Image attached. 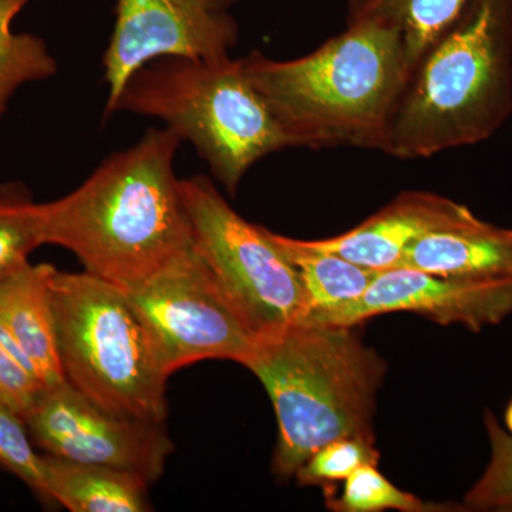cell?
Segmentation results:
<instances>
[{
  "label": "cell",
  "mask_w": 512,
  "mask_h": 512,
  "mask_svg": "<svg viewBox=\"0 0 512 512\" xmlns=\"http://www.w3.org/2000/svg\"><path fill=\"white\" fill-rule=\"evenodd\" d=\"M402 266L467 281H512V228L480 220L468 208L456 221L420 238Z\"/></svg>",
  "instance_id": "cell-13"
},
{
  "label": "cell",
  "mask_w": 512,
  "mask_h": 512,
  "mask_svg": "<svg viewBox=\"0 0 512 512\" xmlns=\"http://www.w3.org/2000/svg\"><path fill=\"white\" fill-rule=\"evenodd\" d=\"M39 204L22 183L0 185V284L29 265L42 247Z\"/></svg>",
  "instance_id": "cell-19"
},
{
  "label": "cell",
  "mask_w": 512,
  "mask_h": 512,
  "mask_svg": "<svg viewBox=\"0 0 512 512\" xmlns=\"http://www.w3.org/2000/svg\"><path fill=\"white\" fill-rule=\"evenodd\" d=\"M117 111L163 121L195 147L231 195L258 161L291 147L242 60L232 57H160L144 64L121 90Z\"/></svg>",
  "instance_id": "cell-5"
},
{
  "label": "cell",
  "mask_w": 512,
  "mask_h": 512,
  "mask_svg": "<svg viewBox=\"0 0 512 512\" xmlns=\"http://www.w3.org/2000/svg\"><path fill=\"white\" fill-rule=\"evenodd\" d=\"M328 508L338 512H402L443 511V505L426 503L406 493L380 473L376 464L357 468L345 481L340 497L329 495Z\"/></svg>",
  "instance_id": "cell-20"
},
{
  "label": "cell",
  "mask_w": 512,
  "mask_h": 512,
  "mask_svg": "<svg viewBox=\"0 0 512 512\" xmlns=\"http://www.w3.org/2000/svg\"><path fill=\"white\" fill-rule=\"evenodd\" d=\"M511 114L512 0H468L414 67L386 154L419 160L476 146Z\"/></svg>",
  "instance_id": "cell-4"
},
{
  "label": "cell",
  "mask_w": 512,
  "mask_h": 512,
  "mask_svg": "<svg viewBox=\"0 0 512 512\" xmlns=\"http://www.w3.org/2000/svg\"><path fill=\"white\" fill-rule=\"evenodd\" d=\"M468 0H349L348 23L372 22L396 30L412 70L427 49L463 13Z\"/></svg>",
  "instance_id": "cell-17"
},
{
  "label": "cell",
  "mask_w": 512,
  "mask_h": 512,
  "mask_svg": "<svg viewBox=\"0 0 512 512\" xmlns=\"http://www.w3.org/2000/svg\"><path fill=\"white\" fill-rule=\"evenodd\" d=\"M491 458L483 476L464 498L468 510L512 511V436L493 413H485Z\"/></svg>",
  "instance_id": "cell-21"
},
{
  "label": "cell",
  "mask_w": 512,
  "mask_h": 512,
  "mask_svg": "<svg viewBox=\"0 0 512 512\" xmlns=\"http://www.w3.org/2000/svg\"><path fill=\"white\" fill-rule=\"evenodd\" d=\"M195 247L229 305L258 339L284 332L301 316L298 274L272 231L242 218L210 178L180 180Z\"/></svg>",
  "instance_id": "cell-7"
},
{
  "label": "cell",
  "mask_w": 512,
  "mask_h": 512,
  "mask_svg": "<svg viewBox=\"0 0 512 512\" xmlns=\"http://www.w3.org/2000/svg\"><path fill=\"white\" fill-rule=\"evenodd\" d=\"M29 0H0V117L23 84L50 79L57 62L45 40L29 33H13L12 22Z\"/></svg>",
  "instance_id": "cell-18"
},
{
  "label": "cell",
  "mask_w": 512,
  "mask_h": 512,
  "mask_svg": "<svg viewBox=\"0 0 512 512\" xmlns=\"http://www.w3.org/2000/svg\"><path fill=\"white\" fill-rule=\"evenodd\" d=\"M181 143L170 128H150L76 190L39 204L43 245L67 249L124 292L146 284L195 245L174 173Z\"/></svg>",
  "instance_id": "cell-1"
},
{
  "label": "cell",
  "mask_w": 512,
  "mask_h": 512,
  "mask_svg": "<svg viewBox=\"0 0 512 512\" xmlns=\"http://www.w3.org/2000/svg\"><path fill=\"white\" fill-rule=\"evenodd\" d=\"M244 366L258 377L275 409L272 473L281 480L295 476L330 441L352 437L376 443L373 420L387 363L355 326L295 322L259 339Z\"/></svg>",
  "instance_id": "cell-3"
},
{
  "label": "cell",
  "mask_w": 512,
  "mask_h": 512,
  "mask_svg": "<svg viewBox=\"0 0 512 512\" xmlns=\"http://www.w3.org/2000/svg\"><path fill=\"white\" fill-rule=\"evenodd\" d=\"M43 473L50 503L72 512L151 511L148 483L121 468L80 463L46 454Z\"/></svg>",
  "instance_id": "cell-15"
},
{
  "label": "cell",
  "mask_w": 512,
  "mask_h": 512,
  "mask_svg": "<svg viewBox=\"0 0 512 512\" xmlns=\"http://www.w3.org/2000/svg\"><path fill=\"white\" fill-rule=\"evenodd\" d=\"M43 387V383L16 362L0 342V403L25 417Z\"/></svg>",
  "instance_id": "cell-24"
},
{
  "label": "cell",
  "mask_w": 512,
  "mask_h": 512,
  "mask_svg": "<svg viewBox=\"0 0 512 512\" xmlns=\"http://www.w3.org/2000/svg\"><path fill=\"white\" fill-rule=\"evenodd\" d=\"M376 443L362 439H338L316 450L296 471L299 485L323 487L332 490L335 484L346 480L365 464H379Z\"/></svg>",
  "instance_id": "cell-22"
},
{
  "label": "cell",
  "mask_w": 512,
  "mask_h": 512,
  "mask_svg": "<svg viewBox=\"0 0 512 512\" xmlns=\"http://www.w3.org/2000/svg\"><path fill=\"white\" fill-rule=\"evenodd\" d=\"M153 333L168 372L201 362H247L258 338L229 305L197 247L128 293Z\"/></svg>",
  "instance_id": "cell-8"
},
{
  "label": "cell",
  "mask_w": 512,
  "mask_h": 512,
  "mask_svg": "<svg viewBox=\"0 0 512 512\" xmlns=\"http://www.w3.org/2000/svg\"><path fill=\"white\" fill-rule=\"evenodd\" d=\"M242 66L291 147H355L386 154L394 113L413 70L402 36L348 23L309 55L254 52Z\"/></svg>",
  "instance_id": "cell-2"
},
{
  "label": "cell",
  "mask_w": 512,
  "mask_h": 512,
  "mask_svg": "<svg viewBox=\"0 0 512 512\" xmlns=\"http://www.w3.org/2000/svg\"><path fill=\"white\" fill-rule=\"evenodd\" d=\"M46 454L131 471L154 484L174 451L164 423L106 409L64 380L43 387L23 417Z\"/></svg>",
  "instance_id": "cell-9"
},
{
  "label": "cell",
  "mask_w": 512,
  "mask_h": 512,
  "mask_svg": "<svg viewBox=\"0 0 512 512\" xmlns=\"http://www.w3.org/2000/svg\"><path fill=\"white\" fill-rule=\"evenodd\" d=\"M467 210L466 205L433 192L407 191L350 231L311 242L363 268L389 271L403 265L407 251L420 238L446 227Z\"/></svg>",
  "instance_id": "cell-12"
},
{
  "label": "cell",
  "mask_w": 512,
  "mask_h": 512,
  "mask_svg": "<svg viewBox=\"0 0 512 512\" xmlns=\"http://www.w3.org/2000/svg\"><path fill=\"white\" fill-rule=\"evenodd\" d=\"M237 0H117L116 23L103 56L109 87L106 114H113L127 80L160 57L202 62L231 59L238 23L229 9Z\"/></svg>",
  "instance_id": "cell-10"
},
{
  "label": "cell",
  "mask_w": 512,
  "mask_h": 512,
  "mask_svg": "<svg viewBox=\"0 0 512 512\" xmlns=\"http://www.w3.org/2000/svg\"><path fill=\"white\" fill-rule=\"evenodd\" d=\"M50 295L64 379L106 409L165 423L171 373L128 293L55 269Z\"/></svg>",
  "instance_id": "cell-6"
},
{
  "label": "cell",
  "mask_w": 512,
  "mask_h": 512,
  "mask_svg": "<svg viewBox=\"0 0 512 512\" xmlns=\"http://www.w3.org/2000/svg\"><path fill=\"white\" fill-rule=\"evenodd\" d=\"M505 426H507L512 436V400L511 403L508 404L507 410H505Z\"/></svg>",
  "instance_id": "cell-25"
},
{
  "label": "cell",
  "mask_w": 512,
  "mask_h": 512,
  "mask_svg": "<svg viewBox=\"0 0 512 512\" xmlns=\"http://www.w3.org/2000/svg\"><path fill=\"white\" fill-rule=\"evenodd\" d=\"M396 312L481 332L511 315L512 281H467L402 266L379 272L356 302L312 325L357 326Z\"/></svg>",
  "instance_id": "cell-11"
},
{
  "label": "cell",
  "mask_w": 512,
  "mask_h": 512,
  "mask_svg": "<svg viewBox=\"0 0 512 512\" xmlns=\"http://www.w3.org/2000/svg\"><path fill=\"white\" fill-rule=\"evenodd\" d=\"M0 468L22 480L45 504L50 503L43 458L33 448L28 426L15 410L0 403Z\"/></svg>",
  "instance_id": "cell-23"
},
{
  "label": "cell",
  "mask_w": 512,
  "mask_h": 512,
  "mask_svg": "<svg viewBox=\"0 0 512 512\" xmlns=\"http://www.w3.org/2000/svg\"><path fill=\"white\" fill-rule=\"evenodd\" d=\"M276 244L289 259L303 291V309L296 322L318 323L356 302L379 272L353 264L335 252L316 248L311 241L272 232Z\"/></svg>",
  "instance_id": "cell-16"
},
{
  "label": "cell",
  "mask_w": 512,
  "mask_h": 512,
  "mask_svg": "<svg viewBox=\"0 0 512 512\" xmlns=\"http://www.w3.org/2000/svg\"><path fill=\"white\" fill-rule=\"evenodd\" d=\"M50 264L26 265L0 284V323L18 340L43 386L64 382L57 352Z\"/></svg>",
  "instance_id": "cell-14"
}]
</instances>
